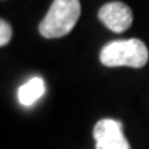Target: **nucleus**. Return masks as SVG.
Here are the masks:
<instances>
[{
    "instance_id": "nucleus-2",
    "label": "nucleus",
    "mask_w": 149,
    "mask_h": 149,
    "mask_svg": "<svg viewBox=\"0 0 149 149\" xmlns=\"http://www.w3.org/2000/svg\"><path fill=\"white\" fill-rule=\"evenodd\" d=\"M101 62L105 66L142 68L149 59V51L139 39H127L108 43L101 50Z\"/></svg>"
},
{
    "instance_id": "nucleus-6",
    "label": "nucleus",
    "mask_w": 149,
    "mask_h": 149,
    "mask_svg": "<svg viewBox=\"0 0 149 149\" xmlns=\"http://www.w3.org/2000/svg\"><path fill=\"white\" fill-rule=\"evenodd\" d=\"M11 35H13V31H11L10 24L6 22L4 19H1L0 21V44L6 46L7 43L10 42Z\"/></svg>"
},
{
    "instance_id": "nucleus-4",
    "label": "nucleus",
    "mask_w": 149,
    "mask_h": 149,
    "mask_svg": "<svg viewBox=\"0 0 149 149\" xmlns=\"http://www.w3.org/2000/svg\"><path fill=\"white\" fill-rule=\"evenodd\" d=\"M98 18L112 32L123 33L133 24V13L122 1H111L104 4L98 11Z\"/></svg>"
},
{
    "instance_id": "nucleus-1",
    "label": "nucleus",
    "mask_w": 149,
    "mask_h": 149,
    "mask_svg": "<svg viewBox=\"0 0 149 149\" xmlns=\"http://www.w3.org/2000/svg\"><path fill=\"white\" fill-rule=\"evenodd\" d=\"M80 13L81 8L79 0H54L39 25V32L46 39L65 36L74 28Z\"/></svg>"
},
{
    "instance_id": "nucleus-5",
    "label": "nucleus",
    "mask_w": 149,
    "mask_h": 149,
    "mask_svg": "<svg viewBox=\"0 0 149 149\" xmlns=\"http://www.w3.org/2000/svg\"><path fill=\"white\" fill-rule=\"evenodd\" d=\"M44 83L40 77H33L18 88V101L24 107H31L44 94Z\"/></svg>"
},
{
    "instance_id": "nucleus-3",
    "label": "nucleus",
    "mask_w": 149,
    "mask_h": 149,
    "mask_svg": "<svg viewBox=\"0 0 149 149\" xmlns=\"http://www.w3.org/2000/svg\"><path fill=\"white\" fill-rule=\"evenodd\" d=\"M93 135L95 139V149H130V144L123 134V126L119 120H100L94 126Z\"/></svg>"
}]
</instances>
